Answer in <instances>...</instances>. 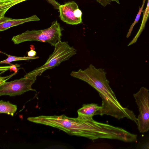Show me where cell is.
<instances>
[{"mask_svg": "<svg viewBox=\"0 0 149 149\" xmlns=\"http://www.w3.org/2000/svg\"><path fill=\"white\" fill-rule=\"evenodd\" d=\"M35 122L59 129L71 135L81 136L94 140L107 139L120 140L126 142H134L136 134L123 129L98 122L88 117L78 115L76 118L60 116H36Z\"/></svg>", "mask_w": 149, "mask_h": 149, "instance_id": "1", "label": "cell"}, {"mask_svg": "<svg viewBox=\"0 0 149 149\" xmlns=\"http://www.w3.org/2000/svg\"><path fill=\"white\" fill-rule=\"evenodd\" d=\"M106 72L102 68H96L92 64L84 70L72 71L71 76L84 81L94 88L102 100L101 109L95 115L111 116L120 120L124 118L131 119L133 112L123 107L118 101L110 87L106 77Z\"/></svg>", "mask_w": 149, "mask_h": 149, "instance_id": "2", "label": "cell"}, {"mask_svg": "<svg viewBox=\"0 0 149 149\" xmlns=\"http://www.w3.org/2000/svg\"><path fill=\"white\" fill-rule=\"evenodd\" d=\"M62 29L57 21L52 23L50 26L41 30H28L24 33L13 36L12 41L15 44L29 41H38L47 42L55 46L61 40Z\"/></svg>", "mask_w": 149, "mask_h": 149, "instance_id": "3", "label": "cell"}, {"mask_svg": "<svg viewBox=\"0 0 149 149\" xmlns=\"http://www.w3.org/2000/svg\"><path fill=\"white\" fill-rule=\"evenodd\" d=\"M76 53L77 51L73 47L70 46L67 42L61 40L56 45L54 52L45 63L29 72L24 77L36 79L38 76H41L46 70L58 66L61 63L68 60Z\"/></svg>", "mask_w": 149, "mask_h": 149, "instance_id": "4", "label": "cell"}, {"mask_svg": "<svg viewBox=\"0 0 149 149\" xmlns=\"http://www.w3.org/2000/svg\"><path fill=\"white\" fill-rule=\"evenodd\" d=\"M138 105L139 114L137 125L140 132L144 133L149 130V91L142 87L133 95Z\"/></svg>", "mask_w": 149, "mask_h": 149, "instance_id": "5", "label": "cell"}, {"mask_svg": "<svg viewBox=\"0 0 149 149\" xmlns=\"http://www.w3.org/2000/svg\"><path fill=\"white\" fill-rule=\"evenodd\" d=\"M36 79L27 77L21 78L10 81L0 83V96L19 95L30 91H36L31 88Z\"/></svg>", "mask_w": 149, "mask_h": 149, "instance_id": "6", "label": "cell"}, {"mask_svg": "<svg viewBox=\"0 0 149 149\" xmlns=\"http://www.w3.org/2000/svg\"><path fill=\"white\" fill-rule=\"evenodd\" d=\"M58 9L61 19L66 24L74 25L82 23V13L74 1L61 5Z\"/></svg>", "mask_w": 149, "mask_h": 149, "instance_id": "7", "label": "cell"}, {"mask_svg": "<svg viewBox=\"0 0 149 149\" xmlns=\"http://www.w3.org/2000/svg\"><path fill=\"white\" fill-rule=\"evenodd\" d=\"M40 19L36 15L29 17L20 19H13L5 16L0 18V31L6 30L11 27L33 21H38Z\"/></svg>", "mask_w": 149, "mask_h": 149, "instance_id": "8", "label": "cell"}, {"mask_svg": "<svg viewBox=\"0 0 149 149\" xmlns=\"http://www.w3.org/2000/svg\"><path fill=\"white\" fill-rule=\"evenodd\" d=\"M101 109V106H99L95 103L84 104L81 108L77 110V112L78 115L93 118L96 112Z\"/></svg>", "mask_w": 149, "mask_h": 149, "instance_id": "9", "label": "cell"}, {"mask_svg": "<svg viewBox=\"0 0 149 149\" xmlns=\"http://www.w3.org/2000/svg\"><path fill=\"white\" fill-rule=\"evenodd\" d=\"M28 0H0V18L5 16L6 12L13 6Z\"/></svg>", "mask_w": 149, "mask_h": 149, "instance_id": "10", "label": "cell"}, {"mask_svg": "<svg viewBox=\"0 0 149 149\" xmlns=\"http://www.w3.org/2000/svg\"><path fill=\"white\" fill-rule=\"evenodd\" d=\"M142 12L143 13V19L140 29L136 36L132 41L129 43L128 46H129L136 42L138 38L145 28L146 23L149 17V0H148L146 8Z\"/></svg>", "mask_w": 149, "mask_h": 149, "instance_id": "11", "label": "cell"}, {"mask_svg": "<svg viewBox=\"0 0 149 149\" xmlns=\"http://www.w3.org/2000/svg\"><path fill=\"white\" fill-rule=\"evenodd\" d=\"M17 109V105L7 102L0 101V113H6L13 116Z\"/></svg>", "mask_w": 149, "mask_h": 149, "instance_id": "12", "label": "cell"}, {"mask_svg": "<svg viewBox=\"0 0 149 149\" xmlns=\"http://www.w3.org/2000/svg\"><path fill=\"white\" fill-rule=\"evenodd\" d=\"M1 52L6 55L8 56V58L6 59L1 61L0 62V63L1 64H9L10 65L12 64H11L10 63L13 61H18L36 59H38L39 58V56H35L33 57H29L28 56H25L24 57L16 56H11L5 53H4L3 52Z\"/></svg>", "mask_w": 149, "mask_h": 149, "instance_id": "13", "label": "cell"}, {"mask_svg": "<svg viewBox=\"0 0 149 149\" xmlns=\"http://www.w3.org/2000/svg\"><path fill=\"white\" fill-rule=\"evenodd\" d=\"M146 1V0H143V2L142 6L140 8L139 7V12L137 15L136 17L135 20L134 22L132 24L131 26H130V28L129 30V31L127 33L126 36L127 38H128L130 36L131 32L133 28L134 25L138 22L141 14L142 12L143 11V7L144 5V4Z\"/></svg>", "mask_w": 149, "mask_h": 149, "instance_id": "14", "label": "cell"}, {"mask_svg": "<svg viewBox=\"0 0 149 149\" xmlns=\"http://www.w3.org/2000/svg\"><path fill=\"white\" fill-rule=\"evenodd\" d=\"M97 2L100 3L104 7L106 6L107 5L110 4L111 1H114L118 4L120 3L118 0H96Z\"/></svg>", "mask_w": 149, "mask_h": 149, "instance_id": "15", "label": "cell"}, {"mask_svg": "<svg viewBox=\"0 0 149 149\" xmlns=\"http://www.w3.org/2000/svg\"><path fill=\"white\" fill-rule=\"evenodd\" d=\"M49 3L51 4L56 9H59L60 6L58 2L55 0H47Z\"/></svg>", "mask_w": 149, "mask_h": 149, "instance_id": "16", "label": "cell"}, {"mask_svg": "<svg viewBox=\"0 0 149 149\" xmlns=\"http://www.w3.org/2000/svg\"><path fill=\"white\" fill-rule=\"evenodd\" d=\"M28 56L29 57H35L36 54V52L33 49H31L27 52Z\"/></svg>", "mask_w": 149, "mask_h": 149, "instance_id": "17", "label": "cell"}, {"mask_svg": "<svg viewBox=\"0 0 149 149\" xmlns=\"http://www.w3.org/2000/svg\"><path fill=\"white\" fill-rule=\"evenodd\" d=\"M17 64L13 65L12 64L10 65V66L9 68L10 71L11 72L13 71L15 73H17Z\"/></svg>", "mask_w": 149, "mask_h": 149, "instance_id": "18", "label": "cell"}]
</instances>
